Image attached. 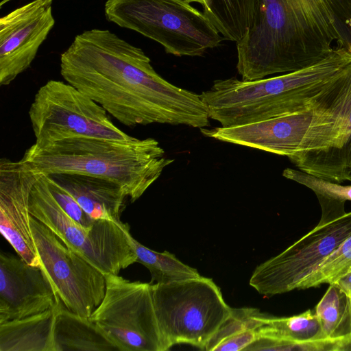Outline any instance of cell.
Here are the masks:
<instances>
[{
	"instance_id": "obj_22",
	"label": "cell",
	"mask_w": 351,
	"mask_h": 351,
	"mask_svg": "<svg viewBox=\"0 0 351 351\" xmlns=\"http://www.w3.org/2000/svg\"><path fill=\"white\" fill-rule=\"evenodd\" d=\"M315 313L325 336L339 341L351 335V298L336 284H330Z\"/></svg>"
},
{
	"instance_id": "obj_25",
	"label": "cell",
	"mask_w": 351,
	"mask_h": 351,
	"mask_svg": "<svg viewBox=\"0 0 351 351\" xmlns=\"http://www.w3.org/2000/svg\"><path fill=\"white\" fill-rule=\"evenodd\" d=\"M282 176L315 193L322 210H345V203L351 201V185L323 179L300 169H285Z\"/></svg>"
},
{
	"instance_id": "obj_8",
	"label": "cell",
	"mask_w": 351,
	"mask_h": 351,
	"mask_svg": "<svg viewBox=\"0 0 351 351\" xmlns=\"http://www.w3.org/2000/svg\"><path fill=\"white\" fill-rule=\"evenodd\" d=\"M29 209L32 217L104 275H119L121 269L137 261L127 223L98 219L90 230L82 228L58 205L45 174L40 173L32 189Z\"/></svg>"
},
{
	"instance_id": "obj_24",
	"label": "cell",
	"mask_w": 351,
	"mask_h": 351,
	"mask_svg": "<svg viewBox=\"0 0 351 351\" xmlns=\"http://www.w3.org/2000/svg\"><path fill=\"white\" fill-rule=\"evenodd\" d=\"M131 245L137 261L146 267L151 274V284H167L197 278V270L180 261L173 254L158 252L147 248L131 237Z\"/></svg>"
},
{
	"instance_id": "obj_7",
	"label": "cell",
	"mask_w": 351,
	"mask_h": 351,
	"mask_svg": "<svg viewBox=\"0 0 351 351\" xmlns=\"http://www.w3.org/2000/svg\"><path fill=\"white\" fill-rule=\"evenodd\" d=\"M158 325L168 350L186 343L205 350L231 307L213 279L199 276L152 284Z\"/></svg>"
},
{
	"instance_id": "obj_12",
	"label": "cell",
	"mask_w": 351,
	"mask_h": 351,
	"mask_svg": "<svg viewBox=\"0 0 351 351\" xmlns=\"http://www.w3.org/2000/svg\"><path fill=\"white\" fill-rule=\"evenodd\" d=\"M30 226L40 266L60 300L69 311L89 318L105 295V275L32 215Z\"/></svg>"
},
{
	"instance_id": "obj_21",
	"label": "cell",
	"mask_w": 351,
	"mask_h": 351,
	"mask_svg": "<svg viewBox=\"0 0 351 351\" xmlns=\"http://www.w3.org/2000/svg\"><path fill=\"white\" fill-rule=\"evenodd\" d=\"M256 0H204V14L224 40L239 42L252 23Z\"/></svg>"
},
{
	"instance_id": "obj_30",
	"label": "cell",
	"mask_w": 351,
	"mask_h": 351,
	"mask_svg": "<svg viewBox=\"0 0 351 351\" xmlns=\"http://www.w3.org/2000/svg\"><path fill=\"white\" fill-rule=\"evenodd\" d=\"M336 351H351V335L338 341Z\"/></svg>"
},
{
	"instance_id": "obj_10",
	"label": "cell",
	"mask_w": 351,
	"mask_h": 351,
	"mask_svg": "<svg viewBox=\"0 0 351 351\" xmlns=\"http://www.w3.org/2000/svg\"><path fill=\"white\" fill-rule=\"evenodd\" d=\"M105 295L89 319L120 351H167L152 296V284L106 274Z\"/></svg>"
},
{
	"instance_id": "obj_15",
	"label": "cell",
	"mask_w": 351,
	"mask_h": 351,
	"mask_svg": "<svg viewBox=\"0 0 351 351\" xmlns=\"http://www.w3.org/2000/svg\"><path fill=\"white\" fill-rule=\"evenodd\" d=\"M60 300L41 266L0 253V323L44 312Z\"/></svg>"
},
{
	"instance_id": "obj_11",
	"label": "cell",
	"mask_w": 351,
	"mask_h": 351,
	"mask_svg": "<svg viewBox=\"0 0 351 351\" xmlns=\"http://www.w3.org/2000/svg\"><path fill=\"white\" fill-rule=\"evenodd\" d=\"M351 235V212L322 215L318 224L279 254L258 265L249 284L271 297L297 289L299 284Z\"/></svg>"
},
{
	"instance_id": "obj_29",
	"label": "cell",
	"mask_w": 351,
	"mask_h": 351,
	"mask_svg": "<svg viewBox=\"0 0 351 351\" xmlns=\"http://www.w3.org/2000/svg\"><path fill=\"white\" fill-rule=\"evenodd\" d=\"M333 284L338 285L351 298V271Z\"/></svg>"
},
{
	"instance_id": "obj_32",
	"label": "cell",
	"mask_w": 351,
	"mask_h": 351,
	"mask_svg": "<svg viewBox=\"0 0 351 351\" xmlns=\"http://www.w3.org/2000/svg\"><path fill=\"white\" fill-rule=\"evenodd\" d=\"M12 1V0H2L0 6L2 7L4 4L7 3L8 2Z\"/></svg>"
},
{
	"instance_id": "obj_13",
	"label": "cell",
	"mask_w": 351,
	"mask_h": 351,
	"mask_svg": "<svg viewBox=\"0 0 351 351\" xmlns=\"http://www.w3.org/2000/svg\"><path fill=\"white\" fill-rule=\"evenodd\" d=\"M53 0H34L0 19V85L27 70L55 25Z\"/></svg>"
},
{
	"instance_id": "obj_6",
	"label": "cell",
	"mask_w": 351,
	"mask_h": 351,
	"mask_svg": "<svg viewBox=\"0 0 351 351\" xmlns=\"http://www.w3.org/2000/svg\"><path fill=\"white\" fill-rule=\"evenodd\" d=\"M106 19L176 56H201L224 40L204 12L181 0H106Z\"/></svg>"
},
{
	"instance_id": "obj_14",
	"label": "cell",
	"mask_w": 351,
	"mask_h": 351,
	"mask_svg": "<svg viewBox=\"0 0 351 351\" xmlns=\"http://www.w3.org/2000/svg\"><path fill=\"white\" fill-rule=\"evenodd\" d=\"M40 175L21 159L0 160V231L18 256L34 266H40V261L30 226L29 202Z\"/></svg>"
},
{
	"instance_id": "obj_20",
	"label": "cell",
	"mask_w": 351,
	"mask_h": 351,
	"mask_svg": "<svg viewBox=\"0 0 351 351\" xmlns=\"http://www.w3.org/2000/svg\"><path fill=\"white\" fill-rule=\"evenodd\" d=\"M267 315L256 308H231L205 350H244L256 339L257 329L264 325Z\"/></svg>"
},
{
	"instance_id": "obj_31",
	"label": "cell",
	"mask_w": 351,
	"mask_h": 351,
	"mask_svg": "<svg viewBox=\"0 0 351 351\" xmlns=\"http://www.w3.org/2000/svg\"><path fill=\"white\" fill-rule=\"evenodd\" d=\"M181 1H183L186 3H200L202 5H203L204 4V0H181Z\"/></svg>"
},
{
	"instance_id": "obj_27",
	"label": "cell",
	"mask_w": 351,
	"mask_h": 351,
	"mask_svg": "<svg viewBox=\"0 0 351 351\" xmlns=\"http://www.w3.org/2000/svg\"><path fill=\"white\" fill-rule=\"evenodd\" d=\"M338 341L328 339L313 343H298L285 338L256 333V339L245 351H336Z\"/></svg>"
},
{
	"instance_id": "obj_23",
	"label": "cell",
	"mask_w": 351,
	"mask_h": 351,
	"mask_svg": "<svg viewBox=\"0 0 351 351\" xmlns=\"http://www.w3.org/2000/svg\"><path fill=\"white\" fill-rule=\"evenodd\" d=\"M264 323L257 329L256 333L280 337L301 343H319L330 339L325 336L314 310L308 309L289 317L267 315Z\"/></svg>"
},
{
	"instance_id": "obj_19",
	"label": "cell",
	"mask_w": 351,
	"mask_h": 351,
	"mask_svg": "<svg viewBox=\"0 0 351 351\" xmlns=\"http://www.w3.org/2000/svg\"><path fill=\"white\" fill-rule=\"evenodd\" d=\"M341 123L339 147L315 176L341 183L351 181V71L331 101Z\"/></svg>"
},
{
	"instance_id": "obj_1",
	"label": "cell",
	"mask_w": 351,
	"mask_h": 351,
	"mask_svg": "<svg viewBox=\"0 0 351 351\" xmlns=\"http://www.w3.org/2000/svg\"><path fill=\"white\" fill-rule=\"evenodd\" d=\"M60 74L125 126L210 125L200 95L165 80L141 48L108 29L77 34L60 56Z\"/></svg>"
},
{
	"instance_id": "obj_9",
	"label": "cell",
	"mask_w": 351,
	"mask_h": 351,
	"mask_svg": "<svg viewBox=\"0 0 351 351\" xmlns=\"http://www.w3.org/2000/svg\"><path fill=\"white\" fill-rule=\"evenodd\" d=\"M99 104L74 86L51 80L40 87L28 114L35 143L46 145L72 137L130 140Z\"/></svg>"
},
{
	"instance_id": "obj_3",
	"label": "cell",
	"mask_w": 351,
	"mask_h": 351,
	"mask_svg": "<svg viewBox=\"0 0 351 351\" xmlns=\"http://www.w3.org/2000/svg\"><path fill=\"white\" fill-rule=\"evenodd\" d=\"M351 71V52L337 50L301 69L252 81L216 80L201 98L222 127L252 123L328 105Z\"/></svg>"
},
{
	"instance_id": "obj_17",
	"label": "cell",
	"mask_w": 351,
	"mask_h": 351,
	"mask_svg": "<svg viewBox=\"0 0 351 351\" xmlns=\"http://www.w3.org/2000/svg\"><path fill=\"white\" fill-rule=\"evenodd\" d=\"M59 302L44 312L0 323V351H55Z\"/></svg>"
},
{
	"instance_id": "obj_18",
	"label": "cell",
	"mask_w": 351,
	"mask_h": 351,
	"mask_svg": "<svg viewBox=\"0 0 351 351\" xmlns=\"http://www.w3.org/2000/svg\"><path fill=\"white\" fill-rule=\"evenodd\" d=\"M55 351H120L95 323L69 311L60 300L55 318Z\"/></svg>"
},
{
	"instance_id": "obj_16",
	"label": "cell",
	"mask_w": 351,
	"mask_h": 351,
	"mask_svg": "<svg viewBox=\"0 0 351 351\" xmlns=\"http://www.w3.org/2000/svg\"><path fill=\"white\" fill-rule=\"evenodd\" d=\"M67 191L93 219L121 221V213L128 197L117 184L108 180L78 173L48 175Z\"/></svg>"
},
{
	"instance_id": "obj_28",
	"label": "cell",
	"mask_w": 351,
	"mask_h": 351,
	"mask_svg": "<svg viewBox=\"0 0 351 351\" xmlns=\"http://www.w3.org/2000/svg\"><path fill=\"white\" fill-rule=\"evenodd\" d=\"M49 189L62 210L74 221L86 230H90L96 220L90 217L75 199L64 189L46 175Z\"/></svg>"
},
{
	"instance_id": "obj_2",
	"label": "cell",
	"mask_w": 351,
	"mask_h": 351,
	"mask_svg": "<svg viewBox=\"0 0 351 351\" xmlns=\"http://www.w3.org/2000/svg\"><path fill=\"white\" fill-rule=\"evenodd\" d=\"M237 50L243 81L293 72L337 50L351 52V0H256Z\"/></svg>"
},
{
	"instance_id": "obj_4",
	"label": "cell",
	"mask_w": 351,
	"mask_h": 351,
	"mask_svg": "<svg viewBox=\"0 0 351 351\" xmlns=\"http://www.w3.org/2000/svg\"><path fill=\"white\" fill-rule=\"evenodd\" d=\"M45 175L69 173L102 178L119 184L135 202L173 162L153 138L114 140L72 137L46 145L34 143L21 158Z\"/></svg>"
},
{
	"instance_id": "obj_5",
	"label": "cell",
	"mask_w": 351,
	"mask_h": 351,
	"mask_svg": "<svg viewBox=\"0 0 351 351\" xmlns=\"http://www.w3.org/2000/svg\"><path fill=\"white\" fill-rule=\"evenodd\" d=\"M341 129L329 104L245 125L204 128L200 132L217 141L287 156L300 167L326 160L338 148Z\"/></svg>"
},
{
	"instance_id": "obj_26",
	"label": "cell",
	"mask_w": 351,
	"mask_h": 351,
	"mask_svg": "<svg viewBox=\"0 0 351 351\" xmlns=\"http://www.w3.org/2000/svg\"><path fill=\"white\" fill-rule=\"evenodd\" d=\"M351 271V235L298 285L297 289L333 284Z\"/></svg>"
}]
</instances>
